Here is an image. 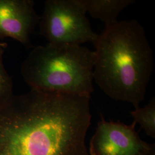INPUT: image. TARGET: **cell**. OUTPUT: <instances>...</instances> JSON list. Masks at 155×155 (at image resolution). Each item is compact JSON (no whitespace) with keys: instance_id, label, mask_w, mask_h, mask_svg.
Instances as JSON below:
<instances>
[{"instance_id":"7a4b0ae2","label":"cell","mask_w":155,"mask_h":155,"mask_svg":"<svg viewBox=\"0 0 155 155\" xmlns=\"http://www.w3.org/2000/svg\"><path fill=\"white\" fill-rule=\"evenodd\" d=\"M93 44L95 83L111 99L140 107L154 67L144 27L135 19L117 21L105 25Z\"/></svg>"},{"instance_id":"3957f363","label":"cell","mask_w":155,"mask_h":155,"mask_svg":"<svg viewBox=\"0 0 155 155\" xmlns=\"http://www.w3.org/2000/svg\"><path fill=\"white\" fill-rule=\"evenodd\" d=\"M95 52L79 45L47 44L33 48L21 73L32 90L90 98Z\"/></svg>"},{"instance_id":"52a82bcc","label":"cell","mask_w":155,"mask_h":155,"mask_svg":"<svg viewBox=\"0 0 155 155\" xmlns=\"http://www.w3.org/2000/svg\"><path fill=\"white\" fill-rule=\"evenodd\" d=\"M85 12L105 25L116 22L118 15L128 6L134 3V0H75Z\"/></svg>"},{"instance_id":"9c48e42d","label":"cell","mask_w":155,"mask_h":155,"mask_svg":"<svg viewBox=\"0 0 155 155\" xmlns=\"http://www.w3.org/2000/svg\"><path fill=\"white\" fill-rule=\"evenodd\" d=\"M5 48L0 46V102L13 95V84L10 75L6 71L3 63Z\"/></svg>"},{"instance_id":"8fae6325","label":"cell","mask_w":155,"mask_h":155,"mask_svg":"<svg viewBox=\"0 0 155 155\" xmlns=\"http://www.w3.org/2000/svg\"><path fill=\"white\" fill-rule=\"evenodd\" d=\"M0 46H2V47H4L5 48H6L8 47V45H7L6 43H5V42H1V41H0Z\"/></svg>"},{"instance_id":"ba28073f","label":"cell","mask_w":155,"mask_h":155,"mask_svg":"<svg viewBox=\"0 0 155 155\" xmlns=\"http://www.w3.org/2000/svg\"><path fill=\"white\" fill-rule=\"evenodd\" d=\"M134 122L139 123L148 136L155 138V98L152 97L144 107H137L130 112Z\"/></svg>"},{"instance_id":"8992f818","label":"cell","mask_w":155,"mask_h":155,"mask_svg":"<svg viewBox=\"0 0 155 155\" xmlns=\"http://www.w3.org/2000/svg\"><path fill=\"white\" fill-rule=\"evenodd\" d=\"M39 19L32 0H0V39L9 38L31 47V36Z\"/></svg>"},{"instance_id":"5b68a950","label":"cell","mask_w":155,"mask_h":155,"mask_svg":"<svg viewBox=\"0 0 155 155\" xmlns=\"http://www.w3.org/2000/svg\"><path fill=\"white\" fill-rule=\"evenodd\" d=\"M136 123L126 125L119 121H106L103 116L97 123L90 141V155H145L155 144L140 139L135 130Z\"/></svg>"},{"instance_id":"277c9868","label":"cell","mask_w":155,"mask_h":155,"mask_svg":"<svg viewBox=\"0 0 155 155\" xmlns=\"http://www.w3.org/2000/svg\"><path fill=\"white\" fill-rule=\"evenodd\" d=\"M86 12L75 0H48L40 17V33L48 44L79 45L95 41Z\"/></svg>"},{"instance_id":"6da1fadb","label":"cell","mask_w":155,"mask_h":155,"mask_svg":"<svg viewBox=\"0 0 155 155\" xmlns=\"http://www.w3.org/2000/svg\"><path fill=\"white\" fill-rule=\"evenodd\" d=\"M90 98L31 89L0 102V155H90Z\"/></svg>"},{"instance_id":"30bf717a","label":"cell","mask_w":155,"mask_h":155,"mask_svg":"<svg viewBox=\"0 0 155 155\" xmlns=\"http://www.w3.org/2000/svg\"><path fill=\"white\" fill-rule=\"evenodd\" d=\"M155 155V147L151 150L148 153H147V155Z\"/></svg>"}]
</instances>
